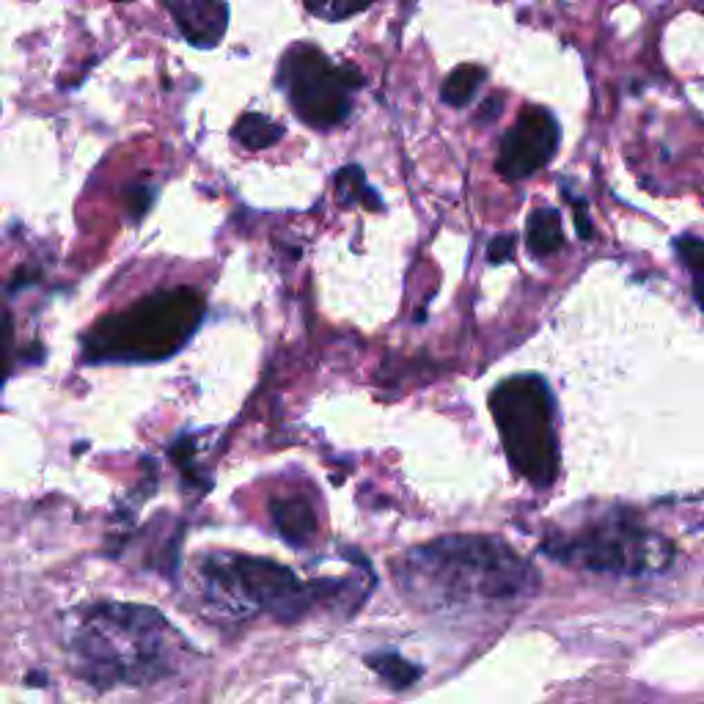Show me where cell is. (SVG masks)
<instances>
[{"label": "cell", "mask_w": 704, "mask_h": 704, "mask_svg": "<svg viewBox=\"0 0 704 704\" xmlns=\"http://www.w3.org/2000/svg\"><path fill=\"white\" fill-rule=\"evenodd\" d=\"M281 83L292 108L308 127H336L350 113V97L361 75L333 66L311 44H297L281 64Z\"/></svg>", "instance_id": "obj_7"}, {"label": "cell", "mask_w": 704, "mask_h": 704, "mask_svg": "<svg viewBox=\"0 0 704 704\" xmlns=\"http://www.w3.org/2000/svg\"><path fill=\"white\" fill-rule=\"evenodd\" d=\"M165 9L171 11V17L179 25V33L185 36L193 47H215L226 33V20H229V9L223 3H168Z\"/></svg>", "instance_id": "obj_9"}, {"label": "cell", "mask_w": 704, "mask_h": 704, "mask_svg": "<svg viewBox=\"0 0 704 704\" xmlns=\"http://www.w3.org/2000/svg\"><path fill=\"white\" fill-rule=\"evenodd\" d=\"M484 77H487V72H484L482 66L465 64L460 69H454L446 77V83H443V102L451 105V108H465L484 83Z\"/></svg>", "instance_id": "obj_14"}, {"label": "cell", "mask_w": 704, "mask_h": 704, "mask_svg": "<svg viewBox=\"0 0 704 704\" xmlns=\"http://www.w3.org/2000/svg\"><path fill=\"white\" fill-rule=\"evenodd\" d=\"M528 251L534 256H550L564 245V231H561V218L556 209L542 207L531 212L526 229Z\"/></svg>", "instance_id": "obj_11"}, {"label": "cell", "mask_w": 704, "mask_h": 704, "mask_svg": "<svg viewBox=\"0 0 704 704\" xmlns=\"http://www.w3.org/2000/svg\"><path fill=\"white\" fill-rule=\"evenodd\" d=\"M336 198H339L341 207H350L355 201H361L366 207L380 209V201H377V196L369 190L366 176H363V171L358 165H347V168H341L339 174H336Z\"/></svg>", "instance_id": "obj_15"}, {"label": "cell", "mask_w": 704, "mask_h": 704, "mask_svg": "<svg viewBox=\"0 0 704 704\" xmlns=\"http://www.w3.org/2000/svg\"><path fill=\"white\" fill-rule=\"evenodd\" d=\"M281 135H284V130H281L275 121L262 116V113H245V116L237 121V127H234V138H237L245 149H251V152H259V149L273 146L275 141H281Z\"/></svg>", "instance_id": "obj_13"}, {"label": "cell", "mask_w": 704, "mask_h": 704, "mask_svg": "<svg viewBox=\"0 0 704 704\" xmlns=\"http://www.w3.org/2000/svg\"><path fill=\"white\" fill-rule=\"evenodd\" d=\"M198 575L204 600L234 619L264 611L278 622H297L317 600L314 589L297 581L295 572L270 559L212 553L201 561Z\"/></svg>", "instance_id": "obj_4"}, {"label": "cell", "mask_w": 704, "mask_h": 704, "mask_svg": "<svg viewBox=\"0 0 704 704\" xmlns=\"http://www.w3.org/2000/svg\"><path fill=\"white\" fill-rule=\"evenodd\" d=\"M677 253H680V259L691 273L693 297L704 308V242L699 237H691V234H682L677 240Z\"/></svg>", "instance_id": "obj_16"}, {"label": "cell", "mask_w": 704, "mask_h": 704, "mask_svg": "<svg viewBox=\"0 0 704 704\" xmlns=\"http://www.w3.org/2000/svg\"><path fill=\"white\" fill-rule=\"evenodd\" d=\"M64 649L77 677L105 691L171 677L187 644L149 605L94 603L66 616Z\"/></svg>", "instance_id": "obj_1"}, {"label": "cell", "mask_w": 704, "mask_h": 704, "mask_svg": "<svg viewBox=\"0 0 704 704\" xmlns=\"http://www.w3.org/2000/svg\"><path fill=\"white\" fill-rule=\"evenodd\" d=\"M204 319V297L190 286L160 289L108 314L88 330L86 361L146 363L163 361L193 339Z\"/></svg>", "instance_id": "obj_3"}, {"label": "cell", "mask_w": 704, "mask_h": 704, "mask_svg": "<svg viewBox=\"0 0 704 704\" xmlns=\"http://www.w3.org/2000/svg\"><path fill=\"white\" fill-rule=\"evenodd\" d=\"M559 149V124L548 110L528 108L501 141L498 174L504 179H526L550 163Z\"/></svg>", "instance_id": "obj_8"}, {"label": "cell", "mask_w": 704, "mask_h": 704, "mask_svg": "<svg viewBox=\"0 0 704 704\" xmlns=\"http://www.w3.org/2000/svg\"><path fill=\"white\" fill-rule=\"evenodd\" d=\"M311 14H319V17H325V20H344V17H352V14H358L361 11V6H341V3H333V6H314V3H308L306 6Z\"/></svg>", "instance_id": "obj_17"}, {"label": "cell", "mask_w": 704, "mask_h": 704, "mask_svg": "<svg viewBox=\"0 0 704 704\" xmlns=\"http://www.w3.org/2000/svg\"><path fill=\"white\" fill-rule=\"evenodd\" d=\"M9 339H11V319L9 314L0 308V361H3V355L9 352ZM3 377H6V369H3V363H0V383H3Z\"/></svg>", "instance_id": "obj_19"}, {"label": "cell", "mask_w": 704, "mask_h": 704, "mask_svg": "<svg viewBox=\"0 0 704 704\" xmlns=\"http://www.w3.org/2000/svg\"><path fill=\"white\" fill-rule=\"evenodd\" d=\"M366 666L380 677V680L394 688V691H405L410 685H416L421 677V666L410 663L396 652H377V655H366Z\"/></svg>", "instance_id": "obj_12"}, {"label": "cell", "mask_w": 704, "mask_h": 704, "mask_svg": "<svg viewBox=\"0 0 704 704\" xmlns=\"http://www.w3.org/2000/svg\"><path fill=\"white\" fill-rule=\"evenodd\" d=\"M407 600L427 611L523 600L539 586L534 567L498 537H443L396 564Z\"/></svg>", "instance_id": "obj_2"}, {"label": "cell", "mask_w": 704, "mask_h": 704, "mask_svg": "<svg viewBox=\"0 0 704 704\" xmlns=\"http://www.w3.org/2000/svg\"><path fill=\"white\" fill-rule=\"evenodd\" d=\"M542 550L567 567L605 575H658L669 570L674 559L671 542L627 520L589 526L570 537H553Z\"/></svg>", "instance_id": "obj_6"}, {"label": "cell", "mask_w": 704, "mask_h": 704, "mask_svg": "<svg viewBox=\"0 0 704 704\" xmlns=\"http://www.w3.org/2000/svg\"><path fill=\"white\" fill-rule=\"evenodd\" d=\"M270 512H273L278 534L289 545H308L314 539V534H317V515H314V509L308 506V501L297 498V495L275 498Z\"/></svg>", "instance_id": "obj_10"}, {"label": "cell", "mask_w": 704, "mask_h": 704, "mask_svg": "<svg viewBox=\"0 0 704 704\" xmlns=\"http://www.w3.org/2000/svg\"><path fill=\"white\" fill-rule=\"evenodd\" d=\"M31 682H33V685H42V682H47V677H42V674H33Z\"/></svg>", "instance_id": "obj_21"}, {"label": "cell", "mask_w": 704, "mask_h": 704, "mask_svg": "<svg viewBox=\"0 0 704 704\" xmlns=\"http://www.w3.org/2000/svg\"><path fill=\"white\" fill-rule=\"evenodd\" d=\"M575 220H578V234L589 240V237H592V223H589V218H586L581 209H578V212H575Z\"/></svg>", "instance_id": "obj_20"}, {"label": "cell", "mask_w": 704, "mask_h": 704, "mask_svg": "<svg viewBox=\"0 0 704 704\" xmlns=\"http://www.w3.org/2000/svg\"><path fill=\"white\" fill-rule=\"evenodd\" d=\"M506 457L523 479L548 487L559 473V443L548 383L537 374L504 380L490 396Z\"/></svg>", "instance_id": "obj_5"}, {"label": "cell", "mask_w": 704, "mask_h": 704, "mask_svg": "<svg viewBox=\"0 0 704 704\" xmlns=\"http://www.w3.org/2000/svg\"><path fill=\"white\" fill-rule=\"evenodd\" d=\"M512 248H515V237L501 234V237H495V240L490 242V248H487V259H490L493 264L506 262V259L512 256Z\"/></svg>", "instance_id": "obj_18"}]
</instances>
